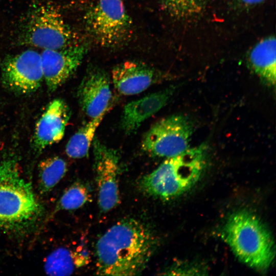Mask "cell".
<instances>
[{"mask_svg": "<svg viewBox=\"0 0 276 276\" xmlns=\"http://www.w3.org/2000/svg\"><path fill=\"white\" fill-rule=\"evenodd\" d=\"M156 245L155 236L144 224L133 218L121 220L97 242V274L139 275L145 269Z\"/></svg>", "mask_w": 276, "mask_h": 276, "instance_id": "6da1fadb", "label": "cell"}, {"mask_svg": "<svg viewBox=\"0 0 276 276\" xmlns=\"http://www.w3.org/2000/svg\"><path fill=\"white\" fill-rule=\"evenodd\" d=\"M41 207L14 155H0V229H20L34 222Z\"/></svg>", "mask_w": 276, "mask_h": 276, "instance_id": "7a4b0ae2", "label": "cell"}, {"mask_svg": "<svg viewBox=\"0 0 276 276\" xmlns=\"http://www.w3.org/2000/svg\"><path fill=\"white\" fill-rule=\"evenodd\" d=\"M222 236L237 258L258 270H265L275 256L270 232L256 215L246 211L232 214L227 219Z\"/></svg>", "mask_w": 276, "mask_h": 276, "instance_id": "3957f363", "label": "cell"}, {"mask_svg": "<svg viewBox=\"0 0 276 276\" xmlns=\"http://www.w3.org/2000/svg\"><path fill=\"white\" fill-rule=\"evenodd\" d=\"M204 145L188 148L185 152L166 159L139 183L146 194L168 200L190 189L200 178L205 166Z\"/></svg>", "mask_w": 276, "mask_h": 276, "instance_id": "277c9868", "label": "cell"}, {"mask_svg": "<svg viewBox=\"0 0 276 276\" xmlns=\"http://www.w3.org/2000/svg\"><path fill=\"white\" fill-rule=\"evenodd\" d=\"M19 39L23 44L42 50L75 44L74 35L60 11L47 2L30 9L20 26Z\"/></svg>", "mask_w": 276, "mask_h": 276, "instance_id": "5b68a950", "label": "cell"}, {"mask_svg": "<svg viewBox=\"0 0 276 276\" xmlns=\"http://www.w3.org/2000/svg\"><path fill=\"white\" fill-rule=\"evenodd\" d=\"M85 19L88 32L102 46H118L130 35L131 20L123 0H98Z\"/></svg>", "mask_w": 276, "mask_h": 276, "instance_id": "8992f818", "label": "cell"}, {"mask_svg": "<svg viewBox=\"0 0 276 276\" xmlns=\"http://www.w3.org/2000/svg\"><path fill=\"white\" fill-rule=\"evenodd\" d=\"M193 131L190 121L182 115H173L155 123L144 136L141 147L154 156L171 157L189 148Z\"/></svg>", "mask_w": 276, "mask_h": 276, "instance_id": "52a82bcc", "label": "cell"}, {"mask_svg": "<svg viewBox=\"0 0 276 276\" xmlns=\"http://www.w3.org/2000/svg\"><path fill=\"white\" fill-rule=\"evenodd\" d=\"M2 77L5 86L15 93L36 91L44 81L40 53L28 49L7 56L2 62Z\"/></svg>", "mask_w": 276, "mask_h": 276, "instance_id": "ba28073f", "label": "cell"}, {"mask_svg": "<svg viewBox=\"0 0 276 276\" xmlns=\"http://www.w3.org/2000/svg\"><path fill=\"white\" fill-rule=\"evenodd\" d=\"M94 168L98 190L100 210L107 212L119 202L120 162L116 151L94 138L93 141Z\"/></svg>", "mask_w": 276, "mask_h": 276, "instance_id": "9c48e42d", "label": "cell"}, {"mask_svg": "<svg viewBox=\"0 0 276 276\" xmlns=\"http://www.w3.org/2000/svg\"><path fill=\"white\" fill-rule=\"evenodd\" d=\"M86 49L76 44L58 49H45L40 53L43 80L49 91L54 92L76 71Z\"/></svg>", "mask_w": 276, "mask_h": 276, "instance_id": "30bf717a", "label": "cell"}, {"mask_svg": "<svg viewBox=\"0 0 276 276\" xmlns=\"http://www.w3.org/2000/svg\"><path fill=\"white\" fill-rule=\"evenodd\" d=\"M80 106L90 119L105 115L112 104V94L107 73L97 67L89 68L77 91Z\"/></svg>", "mask_w": 276, "mask_h": 276, "instance_id": "8fae6325", "label": "cell"}, {"mask_svg": "<svg viewBox=\"0 0 276 276\" xmlns=\"http://www.w3.org/2000/svg\"><path fill=\"white\" fill-rule=\"evenodd\" d=\"M70 117V109L63 100L57 98L50 102L36 125L33 139L35 149L41 151L60 141Z\"/></svg>", "mask_w": 276, "mask_h": 276, "instance_id": "7c38bea8", "label": "cell"}, {"mask_svg": "<svg viewBox=\"0 0 276 276\" xmlns=\"http://www.w3.org/2000/svg\"><path fill=\"white\" fill-rule=\"evenodd\" d=\"M154 70L140 62L127 61L112 71V80L117 90L123 95L140 94L157 80Z\"/></svg>", "mask_w": 276, "mask_h": 276, "instance_id": "4fadbf2b", "label": "cell"}, {"mask_svg": "<svg viewBox=\"0 0 276 276\" xmlns=\"http://www.w3.org/2000/svg\"><path fill=\"white\" fill-rule=\"evenodd\" d=\"M175 88L169 87L127 103L124 108L121 125L125 133L135 132L142 123L168 102Z\"/></svg>", "mask_w": 276, "mask_h": 276, "instance_id": "5bb4252c", "label": "cell"}, {"mask_svg": "<svg viewBox=\"0 0 276 276\" xmlns=\"http://www.w3.org/2000/svg\"><path fill=\"white\" fill-rule=\"evenodd\" d=\"M250 61L256 73L269 84L276 80L275 39L270 37L261 41L252 50Z\"/></svg>", "mask_w": 276, "mask_h": 276, "instance_id": "9a60e30c", "label": "cell"}, {"mask_svg": "<svg viewBox=\"0 0 276 276\" xmlns=\"http://www.w3.org/2000/svg\"><path fill=\"white\" fill-rule=\"evenodd\" d=\"M105 115L91 119L71 137L66 144L65 152L72 158L86 156L95 138V132Z\"/></svg>", "mask_w": 276, "mask_h": 276, "instance_id": "2e32d148", "label": "cell"}, {"mask_svg": "<svg viewBox=\"0 0 276 276\" xmlns=\"http://www.w3.org/2000/svg\"><path fill=\"white\" fill-rule=\"evenodd\" d=\"M67 170L66 163L59 156L41 160L38 166L39 189L41 193L50 191L64 176Z\"/></svg>", "mask_w": 276, "mask_h": 276, "instance_id": "e0dca14e", "label": "cell"}, {"mask_svg": "<svg viewBox=\"0 0 276 276\" xmlns=\"http://www.w3.org/2000/svg\"><path fill=\"white\" fill-rule=\"evenodd\" d=\"M78 259V254L66 248H59L48 256L44 270L49 275H70L76 268L80 267Z\"/></svg>", "mask_w": 276, "mask_h": 276, "instance_id": "ac0fdd59", "label": "cell"}, {"mask_svg": "<svg viewBox=\"0 0 276 276\" xmlns=\"http://www.w3.org/2000/svg\"><path fill=\"white\" fill-rule=\"evenodd\" d=\"M90 193L87 186L78 182L66 190L58 202L56 210H74L84 205L88 200Z\"/></svg>", "mask_w": 276, "mask_h": 276, "instance_id": "d6986e66", "label": "cell"}, {"mask_svg": "<svg viewBox=\"0 0 276 276\" xmlns=\"http://www.w3.org/2000/svg\"><path fill=\"white\" fill-rule=\"evenodd\" d=\"M166 7L174 14L184 15L196 10L201 0H163Z\"/></svg>", "mask_w": 276, "mask_h": 276, "instance_id": "ffe728a7", "label": "cell"}, {"mask_svg": "<svg viewBox=\"0 0 276 276\" xmlns=\"http://www.w3.org/2000/svg\"><path fill=\"white\" fill-rule=\"evenodd\" d=\"M244 3L247 4H254L258 3H260L263 0H241Z\"/></svg>", "mask_w": 276, "mask_h": 276, "instance_id": "44dd1931", "label": "cell"}]
</instances>
